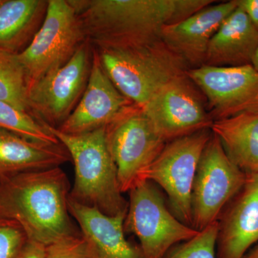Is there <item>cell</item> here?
<instances>
[{
    "label": "cell",
    "mask_w": 258,
    "mask_h": 258,
    "mask_svg": "<svg viewBox=\"0 0 258 258\" xmlns=\"http://www.w3.org/2000/svg\"><path fill=\"white\" fill-rule=\"evenodd\" d=\"M237 7L236 0L209 5L179 23L165 27L161 40L192 66L191 69L203 66L212 37Z\"/></svg>",
    "instance_id": "cell-15"
},
{
    "label": "cell",
    "mask_w": 258,
    "mask_h": 258,
    "mask_svg": "<svg viewBox=\"0 0 258 258\" xmlns=\"http://www.w3.org/2000/svg\"><path fill=\"white\" fill-rule=\"evenodd\" d=\"M70 161L61 144L33 142L0 128V181L21 173L60 167Z\"/></svg>",
    "instance_id": "cell-17"
},
{
    "label": "cell",
    "mask_w": 258,
    "mask_h": 258,
    "mask_svg": "<svg viewBox=\"0 0 258 258\" xmlns=\"http://www.w3.org/2000/svg\"><path fill=\"white\" fill-rule=\"evenodd\" d=\"M133 105L111 82L93 48L86 90L74 111L57 129L70 135L89 133L110 124Z\"/></svg>",
    "instance_id": "cell-13"
},
{
    "label": "cell",
    "mask_w": 258,
    "mask_h": 258,
    "mask_svg": "<svg viewBox=\"0 0 258 258\" xmlns=\"http://www.w3.org/2000/svg\"><path fill=\"white\" fill-rule=\"evenodd\" d=\"M247 174L229 159L212 133L204 149L191 192V227L201 231L217 222L224 209L240 191Z\"/></svg>",
    "instance_id": "cell-10"
},
{
    "label": "cell",
    "mask_w": 258,
    "mask_h": 258,
    "mask_svg": "<svg viewBox=\"0 0 258 258\" xmlns=\"http://www.w3.org/2000/svg\"><path fill=\"white\" fill-rule=\"evenodd\" d=\"M48 0H3L0 50L19 54L30 45L46 15Z\"/></svg>",
    "instance_id": "cell-20"
},
{
    "label": "cell",
    "mask_w": 258,
    "mask_h": 258,
    "mask_svg": "<svg viewBox=\"0 0 258 258\" xmlns=\"http://www.w3.org/2000/svg\"><path fill=\"white\" fill-rule=\"evenodd\" d=\"M210 130L229 159L245 174H258V112L212 120Z\"/></svg>",
    "instance_id": "cell-19"
},
{
    "label": "cell",
    "mask_w": 258,
    "mask_h": 258,
    "mask_svg": "<svg viewBox=\"0 0 258 258\" xmlns=\"http://www.w3.org/2000/svg\"><path fill=\"white\" fill-rule=\"evenodd\" d=\"M46 126L67 149L74 162L75 181L70 198L107 216L125 215L128 203L120 190L105 127L81 135H70Z\"/></svg>",
    "instance_id": "cell-3"
},
{
    "label": "cell",
    "mask_w": 258,
    "mask_h": 258,
    "mask_svg": "<svg viewBox=\"0 0 258 258\" xmlns=\"http://www.w3.org/2000/svg\"><path fill=\"white\" fill-rule=\"evenodd\" d=\"M86 41L69 0H48L45 20L30 45L18 54L29 86L67 63Z\"/></svg>",
    "instance_id": "cell-7"
},
{
    "label": "cell",
    "mask_w": 258,
    "mask_h": 258,
    "mask_svg": "<svg viewBox=\"0 0 258 258\" xmlns=\"http://www.w3.org/2000/svg\"><path fill=\"white\" fill-rule=\"evenodd\" d=\"M28 88V77L18 54L0 50V100L30 113Z\"/></svg>",
    "instance_id": "cell-21"
},
{
    "label": "cell",
    "mask_w": 258,
    "mask_h": 258,
    "mask_svg": "<svg viewBox=\"0 0 258 258\" xmlns=\"http://www.w3.org/2000/svg\"><path fill=\"white\" fill-rule=\"evenodd\" d=\"M242 258H258V243L249 249Z\"/></svg>",
    "instance_id": "cell-28"
},
{
    "label": "cell",
    "mask_w": 258,
    "mask_h": 258,
    "mask_svg": "<svg viewBox=\"0 0 258 258\" xmlns=\"http://www.w3.org/2000/svg\"><path fill=\"white\" fill-rule=\"evenodd\" d=\"M69 210L86 240L90 258H144L140 247L125 237V215L107 216L70 197Z\"/></svg>",
    "instance_id": "cell-16"
},
{
    "label": "cell",
    "mask_w": 258,
    "mask_h": 258,
    "mask_svg": "<svg viewBox=\"0 0 258 258\" xmlns=\"http://www.w3.org/2000/svg\"><path fill=\"white\" fill-rule=\"evenodd\" d=\"M45 258H90L87 244L81 235L46 246Z\"/></svg>",
    "instance_id": "cell-25"
},
{
    "label": "cell",
    "mask_w": 258,
    "mask_h": 258,
    "mask_svg": "<svg viewBox=\"0 0 258 258\" xmlns=\"http://www.w3.org/2000/svg\"><path fill=\"white\" fill-rule=\"evenodd\" d=\"M187 76L206 97L215 120L258 112V71L252 64H203L190 69Z\"/></svg>",
    "instance_id": "cell-11"
},
{
    "label": "cell",
    "mask_w": 258,
    "mask_h": 258,
    "mask_svg": "<svg viewBox=\"0 0 258 258\" xmlns=\"http://www.w3.org/2000/svg\"><path fill=\"white\" fill-rule=\"evenodd\" d=\"M108 150L116 166L122 192L139 182L141 173L155 160L167 142L142 108L133 105L105 127Z\"/></svg>",
    "instance_id": "cell-9"
},
{
    "label": "cell",
    "mask_w": 258,
    "mask_h": 258,
    "mask_svg": "<svg viewBox=\"0 0 258 258\" xmlns=\"http://www.w3.org/2000/svg\"><path fill=\"white\" fill-rule=\"evenodd\" d=\"M257 48V30L245 12L237 5L212 37L205 64L240 66L251 64Z\"/></svg>",
    "instance_id": "cell-18"
},
{
    "label": "cell",
    "mask_w": 258,
    "mask_h": 258,
    "mask_svg": "<svg viewBox=\"0 0 258 258\" xmlns=\"http://www.w3.org/2000/svg\"><path fill=\"white\" fill-rule=\"evenodd\" d=\"M238 7L247 15L258 32V0H236Z\"/></svg>",
    "instance_id": "cell-27"
},
{
    "label": "cell",
    "mask_w": 258,
    "mask_h": 258,
    "mask_svg": "<svg viewBox=\"0 0 258 258\" xmlns=\"http://www.w3.org/2000/svg\"><path fill=\"white\" fill-rule=\"evenodd\" d=\"M211 136L210 128H205L168 142L139 176V182L149 181L162 188L171 212L191 227L194 181L200 158Z\"/></svg>",
    "instance_id": "cell-6"
},
{
    "label": "cell",
    "mask_w": 258,
    "mask_h": 258,
    "mask_svg": "<svg viewBox=\"0 0 258 258\" xmlns=\"http://www.w3.org/2000/svg\"><path fill=\"white\" fill-rule=\"evenodd\" d=\"M86 40L97 50L143 46L212 0H69Z\"/></svg>",
    "instance_id": "cell-1"
},
{
    "label": "cell",
    "mask_w": 258,
    "mask_h": 258,
    "mask_svg": "<svg viewBox=\"0 0 258 258\" xmlns=\"http://www.w3.org/2000/svg\"><path fill=\"white\" fill-rule=\"evenodd\" d=\"M218 222L199 231L193 238L176 244L164 258H217Z\"/></svg>",
    "instance_id": "cell-23"
},
{
    "label": "cell",
    "mask_w": 258,
    "mask_h": 258,
    "mask_svg": "<svg viewBox=\"0 0 258 258\" xmlns=\"http://www.w3.org/2000/svg\"><path fill=\"white\" fill-rule=\"evenodd\" d=\"M142 109L167 143L210 128L212 123L187 74L161 88Z\"/></svg>",
    "instance_id": "cell-12"
},
{
    "label": "cell",
    "mask_w": 258,
    "mask_h": 258,
    "mask_svg": "<svg viewBox=\"0 0 258 258\" xmlns=\"http://www.w3.org/2000/svg\"><path fill=\"white\" fill-rule=\"evenodd\" d=\"M125 232L139 240L144 258H164L176 244L189 240L199 231L185 225L168 209L155 184L141 181L128 191Z\"/></svg>",
    "instance_id": "cell-5"
},
{
    "label": "cell",
    "mask_w": 258,
    "mask_h": 258,
    "mask_svg": "<svg viewBox=\"0 0 258 258\" xmlns=\"http://www.w3.org/2000/svg\"><path fill=\"white\" fill-rule=\"evenodd\" d=\"M251 64H252V66L257 70L258 71V48L257 49V50H256L255 53H254V55L253 56V57H252V62H251Z\"/></svg>",
    "instance_id": "cell-29"
},
{
    "label": "cell",
    "mask_w": 258,
    "mask_h": 258,
    "mask_svg": "<svg viewBox=\"0 0 258 258\" xmlns=\"http://www.w3.org/2000/svg\"><path fill=\"white\" fill-rule=\"evenodd\" d=\"M95 50L115 88L141 108L161 88L186 76L191 69L161 40L143 46Z\"/></svg>",
    "instance_id": "cell-4"
},
{
    "label": "cell",
    "mask_w": 258,
    "mask_h": 258,
    "mask_svg": "<svg viewBox=\"0 0 258 258\" xmlns=\"http://www.w3.org/2000/svg\"><path fill=\"white\" fill-rule=\"evenodd\" d=\"M46 246L35 241H26L15 258H45Z\"/></svg>",
    "instance_id": "cell-26"
},
{
    "label": "cell",
    "mask_w": 258,
    "mask_h": 258,
    "mask_svg": "<svg viewBox=\"0 0 258 258\" xmlns=\"http://www.w3.org/2000/svg\"><path fill=\"white\" fill-rule=\"evenodd\" d=\"M28 240L16 222L0 218V258H15Z\"/></svg>",
    "instance_id": "cell-24"
},
{
    "label": "cell",
    "mask_w": 258,
    "mask_h": 258,
    "mask_svg": "<svg viewBox=\"0 0 258 258\" xmlns=\"http://www.w3.org/2000/svg\"><path fill=\"white\" fill-rule=\"evenodd\" d=\"M93 47L86 40L62 67L29 86L30 113L45 125L58 128L74 111L87 86Z\"/></svg>",
    "instance_id": "cell-8"
},
{
    "label": "cell",
    "mask_w": 258,
    "mask_h": 258,
    "mask_svg": "<svg viewBox=\"0 0 258 258\" xmlns=\"http://www.w3.org/2000/svg\"><path fill=\"white\" fill-rule=\"evenodd\" d=\"M0 128L9 131L33 142L60 144L52 132L27 112L20 111L0 100Z\"/></svg>",
    "instance_id": "cell-22"
},
{
    "label": "cell",
    "mask_w": 258,
    "mask_h": 258,
    "mask_svg": "<svg viewBox=\"0 0 258 258\" xmlns=\"http://www.w3.org/2000/svg\"><path fill=\"white\" fill-rule=\"evenodd\" d=\"M3 0H0V4H1L2 3H3Z\"/></svg>",
    "instance_id": "cell-30"
},
{
    "label": "cell",
    "mask_w": 258,
    "mask_h": 258,
    "mask_svg": "<svg viewBox=\"0 0 258 258\" xmlns=\"http://www.w3.org/2000/svg\"><path fill=\"white\" fill-rule=\"evenodd\" d=\"M70 184L60 167L0 181V218L20 226L28 240L47 246L81 235L69 210Z\"/></svg>",
    "instance_id": "cell-2"
},
{
    "label": "cell",
    "mask_w": 258,
    "mask_h": 258,
    "mask_svg": "<svg viewBox=\"0 0 258 258\" xmlns=\"http://www.w3.org/2000/svg\"><path fill=\"white\" fill-rule=\"evenodd\" d=\"M217 222V258H242L258 243V174H247Z\"/></svg>",
    "instance_id": "cell-14"
}]
</instances>
